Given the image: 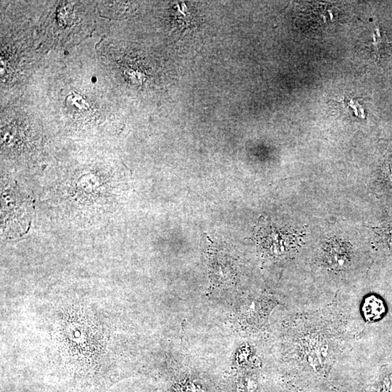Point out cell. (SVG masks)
<instances>
[{
    "instance_id": "obj_1",
    "label": "cell",
    "mask_w": 392,
    "mask_h": 392,
    "mask_svg": "<svg viewBox=\"0 0 392 392\" xmlns=\"http://www.w3.org/2000/svg\"><path fill=\"white\" fill-rule=\"evenodd\" d=\"M351 254L346 246L333 243L324 252L323 262L325 267L333 271H343L351 262Z\"/></svg>"
},
{
    "instance_id": "obj_2",
    "label": "cell",
    "mask_w": 392,
    "mask_h": 392,
    "mask_svg": "<svg viewBox=\"0 0 392 392\" xmlns=\"http://www.w3.org/2000/svg\"><path fill=\"white\" fill-rule=\"evenodd\" d=\"M362 312L366 321L374 322L383 317L386 312V307L381 299L372 295L365 298Z\"/></svg>"
},
{
    "instance_id": "obj_3",
    "label": "cell",
    "mask_w": 392,
    "mask_h": 392,
    "mask_svg": "<svg viewBox=\"0 0 392 392\" xmlns=\"http://www.w3.org/2000/svg\"><path fill=\"white\" fill-rule=\"evenodd\" d=\"M388 46H389V42L386 35L381 34L378 28L375 29L373 34V40L370 43L372 54L375 58H380L386 52Z\"/></svg>"
},
{
    "instance_id": "obj_4",
    "label": "cell",
    "mask_w": 392,
    "mask_h": 392,
    "mask_svg": "<svg viewBox=\"0 0 392 392\" xmlns=\"http://www.w3.org/2000/svg\"><path fill=\"white\" fill-rule=\"evenodd\" d=\"M346 105L347 107L350 108L353 111L354 114L355 116L365 118L363 107L360 106V104H359L358 101H355V100H347Z\"/></svg>"
}]
</instances>
